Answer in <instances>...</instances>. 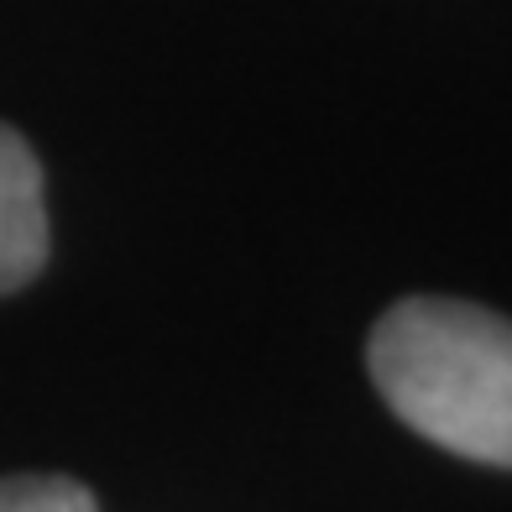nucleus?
Instances as JSON below:
<instances>
[{"label": "nucleus", "mask_w": 512, "mask_h": 512, "mask_svg": "<svg viewBox=\"0 0 512 512\" xmlns=\"http://www.w3.org/2000/svg\"><path fill=\"white\" fill-rule=\"evenodd\" d=\"M0 512H100L68 476H0Z\"/></svg>", "instance_id": "3"}, {"label": "nucleus", "mask_w": 512, "mask_h": 512, "mask_svg": "<svg viewBox=\"0 0 512 512\" xmlns=\"http://www.w3.org/2000/svg\"><path fill=\"white\" fill-rule=\"evenodd\" d=\"M48 262V199L37 152L0 126V293L27 288Z\"/></svg>", "instance_id": "2"}, {"label": "nucleus", "mask_w": 512, "mask_h": 512, "mask_svg": "<svg viewBox=\"0 0 512 512\" xmlns=\"http://www.w3.org/2000/svg\"><path fill=\"white\" fill-rule=\"evenodd\" d=\"M366 366L429 445L512 471V319L460 298H403L371 330Z\"/></svg>", "instance_id": "1"}]
</instances>
